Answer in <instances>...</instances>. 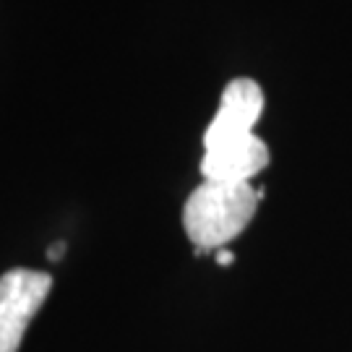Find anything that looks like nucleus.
I'll list each match as a JSON object with an SVG mask.
<instances>
[{"mask_svg":"<svg viewBox=\"0 0 352 352\" xmlns=\"http://www.w3.org/2000/svg\"><path fill=\"white\" fill-rule=\"evenodd\" d=\"M52 289L47 272L11 269L0 277V352H19L29 321Z\"/></svg>","mask_w":352,"mask_h":352,"instance_id":"obj_2","label":"nucleus"},{"mask_svg":"<svg viewBox=\"0 0 352 352\" xmlns=\"http://www.w3.org/2000/svg\"><path fill=\"white\" fill-rule=\"evenodd\" d=\"M232 261H235V258H232V253H230V251H219V253H217V264H219V266H230Z\"/></svg>","mask_w":352,"mask_h":352,"instance_id":"obj_6","label":"nucleus"},{"mask_svg":"<svg viewBox=\"0 0 352 352\" xmlns=\"http://www.w3.org/2000/svg\"><path fill=\"white\" fill-rule=\"evenodd\" d=\"M261 190L251 183H214L204 180L183 209V227L196 253L222 248L251 225Z\"/></svg>","mask_w":352,"mask_h":352,"instance_id":"obj_1","label":"nucleus"},{"mask_svg":"<svg viewBox=\"0 0 352 352\" xmlns=\"http://www.w3.org/2000/svg\"><path fill=\"white\" fill-rule=\"evenodd\" d=\"M269 160V146L256 133H248L204 151L201 175L214 183H251Z\"/></svg>","mask_w":352,"mask_h":352,"instance_id":"obj_4","label":"nucleus"},{"mask_svg":"<svg viewBox=\"0 0 352 352\" xmlns=\"http://www.w3.org/2000/svg\"><path fill=\"white\" fill-rule=\"evenodd\" d=\"M65 251V243H58V245H50V251H47V256H50V261H60V253Z\"/></svg>","mask_w":352,"mask_h":352,"instance_id":"obj_5","label":"nucleus"},{"mask_svg":"<svg viewBox=\"0 0 352 352\" xmlns=\"http://www.w3.org/2000/svg\"><path fill=\"white\" fill-rule=\"evenodd\" d=\"M264 113V91L253 78H235L222 91L219 110L204 133V149L253 133V126Z\"/></svg>","mask_w":352,"mask_h":352,"instance_id":"obj_3","label":"nucleus"}]
</instances>
